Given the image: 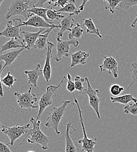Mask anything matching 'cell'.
I'll list each match as a JSON object with an SVG mask.
<instances>
[{"mask_svg":"<svg viewBox=\"0 0 137 152\" xmlns=\"http://www.w3.org/2000/svg\"><path fill=\"white\" fill-rule=\"evenodd\" d=\"M29 0H12L11 5L5 15L7 19H10L13 16L20 15L24 18L25 21L34 15V14L29 12V4H32Z\"/></svg>","mask_w":137,"mask_h":152,"instance_id":"obj_2","label":"cell"},{"mask_svg":"<svg viewBox=\"0 0 137 152\" xmlns=\"http://www.w3.org/2000/svg\"><path fill=\"white\" fill-rule=\"evenodd\" d=\"M73 15L70 14L68 16L65 17L64 18L61 19L60 23V29L57 33L58 38H62L66 31H71L72 28L75 23V20L72 17Z\"/></svg>","mask_w":137,"mask_h":152,"instance_id":"obj_18","label":"cell"},{"mask_svg":"<svg viewBox=\"0 0 137 152\" xmlns=\"http://www.w3.org/2000/svg\"><path fill=\"white\" fill-rule=\"evenodd\" d=\"M104 57V60L102 64L99 65L100 73L98 78L101 75L102 73L107 72L110 75H112L115 78H117L118 75V63L115 58L109 56L107 57L101 55Z\"/></svg>","mask_w":137,"mask_h":152,"instance_id":"obj_11","label":"cell"},{"mask_svg":"<svg viewBox=\"0 0 137 152\" xmlns=\"http://www.w3.org/2000/svg\"><path fill=\"white\" fill-rule=\"evenodd\" d=\"M47 18L51 21L53 20H59L60 19H62L65 17L62 15H61V13L56 12L55 10H53L51 8H50L49 10H48L47 12Z\"/></svg>","mask_w":137,"mask_h":152,"instance_id":"obj_33","label":"cell"},{"mask_svg":"<svg viewBox=\"0 0 137 152\" xmlns=\"http://www.w3.org/2000/svg\"><path fill=\"white\" fill-rule=\"evenodd\" d=\"M121 1H118V0H116V1H112V0L104 1V2L107 4L106 5V6L104 7V9L109 10L111 13L114 14L116 12V10H117V7L118 6V5L121 2Z\"/></svg>","mask_w":137,"mask_h":152,"instance_id":"obj_31","label":"cell"},{"mask_svg":"<svg viewBox=\"0 0 137 152\" xmlns=\"http://www.w3.org/2000/svg\"><path fill=\"white\" fill-rule=\"evenodd\" d=\"M54 28H51L46 29L43 33H42L38 39L37 41L35 43L34 48L39 49V50H43L47 49V42H48V37L49 34H50L51 31L53 30Z\"/></svg>","mask_w":137,"mask_h":152,"instance_id":"obj_21","label":"cell"},{"mask_svg":"<svg viewBox=\"0 0 137 152\" xmlns=\"http://www.w3.org/2000/svg\"><path fill=\"white\" fill-rule=\"evenodd\" d=\"M137 5V0L134 1H121L120 4L118 5V8H117V10H120L124 12L123 10H128L132 7Z\"/></svg>","mask_w":137,"mask_h":152,"instance_id":"obj_29","label":"cell"},{"mask_svg":"<svg viewBox=\"0 0 137 152\" xmlns=\"http://www.w3.org/2000/svg\"><path fill=\"white\" fill-rule=\"evenodd\" d=\"M83 30L79 23H77L76 26L72 28L70 32L68 37L69 40H76V39H80L82 36Z\"/></svg>","mask_w":137,"mask_h":152,"instance_id":"obj_27","label":"cell"},{"mask_svg":"<svg viewBox=\"0 0 137 152\" xmlns=\"http://www.w3.org/2000/svg\"><path fill=\"white\" fill-rule=\"evenodd\" d=\"M30 122L32 124V128L29 129L26 136H29V138L24 140L20 143V145L26 141L30 144H35L41 147L44 151L47 150L49 143H50V139L47 135L43 132L40 129V121H37L33 117L30 119Z\"/></svg>","mask_w":137,"mask_h":152,"instance_id":"obj_1","label":"cell"},{"mask_svg":"<svg viewBox=\"0 0 137 152\" xmlns=\"http://www.w3.org/2000/svg\"><path fill=\"white\" fill-rule=\"evenodd\" d=\"M57 55L55 57V60L59 61L62 59V57H68L69 56L70 48L71 46H73L77 48L79 46L78 40H62L59 38H57Z\"/></svg>","mask_w":137,"mask_h":152,"instance_id":"obj_10","label":"cell"},{"mask_svg":"<svg viewBox=\"0 0 137 152\" xmlns=\"http://www.w3.org/2000/svg\"><path fill=\"white\" fill-rule=\"evenodd\" d=\"M32 87L24 93L15 92L14 95L16 97L18 105L20 108L29 110L30 111L32 109H38L39 106L35 105V104L38 101V98L36 95L32 93Z\"/></svg>","mask_w":137,"mask_h":152,"instance_id":"obj_6","label":"cell"},{"mask_svg":"<svg viewBox=\"0 0 137 152\" xmlns=\"http://www.w3.org/2000/svg\"><path fill=\"white\" fill-rule=\"evenodd\" d=\"M73 96L74 98V102L77 106V108L78 110L79 116L80 121V124L82 126V132L83 134V137L81 139H79L78 141L79 144L81 145L82 151L86 152H94L95 151V146L97 143V139L96 138H88L87 136V133L85 129L83 119L82 118V111L79 104L77 98H76L75 94L73 93Z\"/></svg>","mask_w":137,"mask_h":152,"instance_id":"obj_5","label":"cell"},{"mask_svg":"<svg viewBox=\"0 0 137 152\" xmlns=\"http://www.w3.org/2000/svg\"><path fill=\"white\" fill-rule=\"evenodd\" d=\"M25 74L28 76V83L37 88L39 77L41 75H43V72L41 69L40 64H38L33 70L25 71Z\"/></svg>","mask_w":137,"mask_h":152,"instance_id":"obj_16","label":"cell"},{"mask_svg":"<svg viewBox=\"0 0 137 152\" xmlns=\"http://www.w3.org/2000/svg\"><path fill=\"white\" fill-rule=\"evenodd\" d=\"M18 48H26V45L21 42L20 39L14 38L10 39L6 43L1 46V52L2 53L4 52H7V50H11V49H15Z\"/></svg>","mask_w":137,"mask_h":152,"instance_id":"obj_20","label":"cell"},{"mask_svg":"<svg viewBox=\"0 0 137 152\" xmlns=\"http://www.w3.org/2000/svg\"><path fill=\"white\" fill-rule=\"evenodd\" d=\"M134 93H131L128 94L118 96L116 97L111 96L110 99L112 103H118L126 105L131 102H137V98L134 97Z\"/></svg>","mask_w":137,"mask_h":152,"instance_id":"obj_22","label":"cell"},{"mask_svg":"<svg viewBox=\"0 0 137 152\" xmlns=\"http://www.w3.org/2000/svg\"><path fill=\"white\" fill-rule=\"evenodd\" d=\"M27 152H36L35 151H28Z\"/></svg>","mask_w":137,"mask_h":152,"instance_id":"obj_42","label":"cell"},{"mask_svg":"<svg viewBox=\"0 0 137 152\" xmlns=\"http://www.w3.org/2000/svg\"><path fill=\"white\" fill-rule=\"evenodd\" d=\"M3 1H4V0H1V1H0V6L1 5V4H2V2Z\"/></svg>","mask_w":137,"mask_h":152,"instance_id":"obj_41","label":"cell"},{"mask_svg":"<svg viewBox=\"0 0 137 152\" xmlns=\"http://www.w3.org/2000/svg\"><path fill=\"white\" fill-rule=\"evenodd\" d=\"M83 26L86 28V33L96 35L100 38H102V35L100 34L99 30L95 26L94 22L92 18L83 19Z\"/></svg>","mask_w":137,"mask_h":152,"instance_id":"obj_25","label":"cell"},{"mask_svg":"<svg viewBox=\"0 0 137 152\" xmlns=\"http://www.w3.org/2000/svg\"><path fill=\"white\" fill-rule=\"evenodd\" d=\"M124 113L125 114H131L137 120V102H131L126 105L124 108Z\"/></svg>","mask_w":137,"mask_h":152,"instance_id":"obj_28","label":"cell"},{"mask_svg":"<svg viewBox=\"0 0 137 152\" xmlns=\"http://www.w3.org/2000/svg\"><path fill=\"white\" fill-rule=\"evenodd\" d=\"M30 124H27L23 126H20L19 124H17L14 126L8 127L3 125H1V132L6 134L10 140V142L8 143L11 146H14L15 141L20 138L23 135H26L29 129Z\"/></svg>","mask_w":137,"mask_h":152,"instance_id":"obj_7","label":"cell"},{"mask_svg":"<svg viewBox=\"0 0 137 152\" xmlns=\"http://www.w3.org/2000/svg\"><path fill=\"white\" fill-rule=\"evenodd\" d=\"M137 16H136V19L135 20L132 22V23L131 24V28H134L136 26V24H137Z\"/></svg>","mask_w":137,"mask_h":152,"instance_id":"obj_40","label":"cell"},{"mask_svg":"<svg viewBox=\"0 0 137 152\" xmlns=\"http://www.w3.org/2000/svg\"><path fill=\"white\" fill-rule=\"evenodd\" d=\"M109 90L112 95L118 96V95L124 91V88L118 84H112L110 87Z\"/></svg>","mask_w":137,"mask_h":152,"instance_id":"obj_34","label":"cell"},{"mask_svg":"<svg viewBox=\"0 0 137 152\" xmlns=\"http://www.w3.org/2000/svg\"><path fill=\"white\" fill-rule=\"evenodd\" d=\"M70 1H65V0H59L56 1L55 3L54 4V7H61V8H64L65 5H67Z\"/></svg>","mask_w":137,"mask_h":152,"instance_id":"obj_36","label":"cell"},{"mask_svg":"<svg viewBox=\"0 0 137 152\" xmlns=\"http://www.w3.org/2000/svg\"><path fill=\"white\" fill-rule=\"evenodd\" d=\"M67 90L70 92L74 93L75 90V86L74 82L72 80V77L70 75V73H67Z\"/></svg>","mask_w":137,"mask_h":152,"instance_id":"obj_35","label":"cell"},{"mask_svg":"<svg viewBox=\"0 0 137 152\" xmlns=\"http://www.w3.org/2000/svg\"><path fill=\"white\" fill-rule=\"evenodd\" d=\"M70 102V101H64L61 106L59 107H53L49 116L47 118L45 126L47 128H53L59 136L61 134L59 129V123L63 118L67 107Z\"/></svg>","mask_w":137,"mask_h":152,"instance_id":"obj_3","label":"cell"},{"mask_svg":"<svg viewBox=\"0 0 137 152\" xmlns=\"http://www.w3.org/2000/svg\"><path fill=\"white\" fill-rule=\"evenodd\" d=\"M90 56L89 53L81 50L78 51L71 55V63L70 64L71 67H75L77 65H85L86 60Z\"/></svg>","mask_w":137,"mask_h":152,"instance_id":"obj_19","label":"cell"},{"mask_svg":"<svg viewBox=\"0 0 137 152\" xmlns=\"http://www.w3.org/2000/svg\"><path fill=\"white\" fill-rule=\"evenodd\" d=\"M85 80L87 84V88L83 91L82 94L88 95L89 98V105L93 108L97 115L98 119H100V115L99 111V105L101 100L98 96V94L100 91L98 89H95L91 86L88 77H86Z\"/></svg>","mask_w":137,"mask_h":152,"instance_id":"obj_8","label":"cell"},{"mask_svg":"<svg viewBox=\"0 0 137 152\" xmlns=\"http://www.w3.org/2000/svg\"><path fill=\"white\" fill-rule=\"evenodd\" d=\"M131 82L130 86L127 87V91H129L130 88L133 85L136 84L137 85V62L133 63L131 64Z\"/></svg>","mask_w":137,"mask_h":152,"instance_id":"obj_30","label":"cell"},{"mask_svg":"<svg viewBox=\"0 0 137 152\" xmlns=\"http://www.w3.org/2000/svg\"><path fill=\"white\" fill-rule=\"evenodd\" d=\"M85 81H86L85 78H81L79 76H75L74 79L75 90L79 91L81 94H83V91L86 89L83 86V83H84Z\"/></svg>","mask_w":137,"mask_h":152,"instance_id":"obj_32","label":"cell"},{"mask_svg":"<svg viewBox=\"0 0 137 152\" xmlns=\"http://www.w3.org/2000/svg\"><path fill=\"white\" fill-rule=\"evenodd\" d=\"M46 30L45 29H40L39 31H38V32L22 31L21 33L23 35L22 42L26 45V49L30 50L32 48H34L35 43L37 41L39 37Z\"/></svg>","mask_w":137,"mask_h":152,"instance_id":"obj_15","label":"cell"},{"mask_svg":"<svg viewBox=\"0 0 137 152\" xmlns=\"http://www.w3.org/2000/svg\"><path fill=\"white\" fill-rule=\"evenodd\" d=\"M54 46V45L48 41L47 49L46 50V60L43 69V77L46 81V83L49 82L51 77V58H52V50Z\"/></svg>","mask_w":137,"mask_h":152,"instance_id":"obj_13","label":"cell"},{"mask_svg":"<svg viewBox=\"0 0 137 152\" xmlns=\"http://www.w3.org/2000/svg\"><path fill=\"white\" fill-rule=\"evenodd\" d=\"M46 2H48V1H43V0H40L36 4H34L32 2V5H33V7H36V8H43L44 4Z\"/></svg>","mask_w":137,"mask_h":152,"instance_id":"obj_38","label":"cell"},{"mask_svg":"<svg viewBox=\"0 0 137 152\" xmlns=\"http://www.w3.org/2000/svg\"><path fill=\"white\" fill-rule=\"evenodd\" d=\"M3 69H1L0 72V81L1 83H2L3 85L7 86L8 88H14V84L17 81V79L14 78V77L11 75L10 72H8L6 76H5L3 78H2V73Z\"/></svg>","mask_w":137,"mask_h":152,"instance_id":"obj_26","label":"cell"},{"mask_svg":"<svg viewBox=\"0 0 137 152\" xmlns=\"http://www.w3.org/2000/svg\"><path fill=\"white\" fill-rule=\"evenodd\" d=\"M87 2H88V1H85V0H83V1H82V3L81 5H80L78 8L80 12H82V11H84L85 7V5H86V4Z\"/></svg>","mask_w":137,"mask_h":152,"instance_id":"obj_39","label":"cell"},{"mask_svg":"<svg viewBox=\"0 0 137 152\" xmlns=\"http://www.w3.org/2000/svg\"><path fill=\"white\" fill-rule=\"evenodd\" d=\"M65 77H64L61 80V82L59 83L57 86H49L46 88V93L40 95L39 102V111L38 114L37 115V121H40L41 116L43 113L44 111L48 107L50 106L53 103L52 97L54 95H56L57 90H58L59 87L61 86L62 83L64 82Z\"/></svg>","mask_w":137,"mask_h":152,"instance_id":"obj_4","label":"cell"},{"mask_svg":"<svg viewBox=\"0 0 137 152\" xmlns=\"http://www.w3.org/2000/svg\"><path fill=\"white\" fill-rule=\"evenodd\" d=\"M56 12L61 13V12H67L70 14L79 15L81 12L79 10L78 8L76 7L75 1L71 0L69 1L68 4L65 5L64 8H61V9L58 10H55Z\"/></svg>","mask_w":137,"mask_h":152,"instance_id":"obj_24","label":"cell"},{"mask_svg":"<svg viewBox=\"0 0 137 152\" xmlns=\"http://www.w3.org/2000/svg\"><path fill=\"white\" fill-rule=\"evenodd\" d=\"M75 129L72 126V122H68L67 125L66 131L65 133V152H80L78 148L73 142L70 135V129Z\"/></svg>","mask_w":137,"mask_h":152,"instance_id":"obj_17","label":"cell"},{"mask_svg":"<svg viewBox=\"0 0 137 152\" xmlns=\"http://www.w3.org/2000/svg\"><path fill=\"white\" fill-rule=\"evenodd\" d=\"M23 20L20 18H15L13 21L9 20L7 22V26L0 34V37H4L7 38H16L21 39L20 34L21 33V28L20 25Z\"/></svg>","mask_w":137,"mask_h":152,"instance_id":"obj_9","label":"cell"},{"mask_svg":"<svg viewBox=\"0 0 137 152\" xmlns=\"http://www.w3.org/2000/svg\"><path fill=\"white\" fill-rule=\"evenodd\" d=\"M0 152H12L8 146V144H5L3 142H0Z\"/></svg>","mask_w":137,"mask_h":152,"instance_id":"obj_37","label":"cell"},{"mask_svg":"<svg viewBox=\"0 0 137 152\" xmlns=\"http://www.w3.org/2000/svg\"><path fill=\"white\" fill-rule=\"evenodd\" d=\"M50 7H47L45 8H36L35 7H33L32 8H30L29 10V12L37 16H39L40 17L43 18L48 23L54 25V22L50 20V19L47 18V12L48 11V10H49Z\"/></svg>","mask_w":137,"mask_h":152,"instance_id":"obj_23","label":"cell"},{"mask_svg":"<svg viewBox=\"0 0 137 152\" xmlns=\"http://www.w3.org/2000/svg\"><path fill=\"white\" fill-rule=\"evenodd\" d=\"M31 26L33 28H37L39 29H49L51 28H60L61 26L59 25H52L48 23L44 19L39 16L34 15L26 21H23L20 25V27L22 26Z\"/></svg>","mask_w":137,"mask_h":152,"instance_id":"obj_12","label":"cell"},{"mask_svg":"<svg viewBox=\"0 0 137 152\" xmlns=\"http://www.w3.org/2000/svg\"><path fill=\"white\" fill-rule=\"evenodd\" d=\"M25 49L26 48H21L10 50L9 52H5L4 54H2L0 56V60L1 61V69L4 70L5 67L10 66Z\"/></svg>","mask_w":137,"mask_h":152,"instance_id":"obj_14","label":"cell"}]
</instances>
